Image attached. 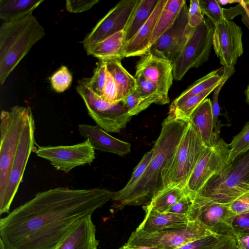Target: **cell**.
Masks as SVG:
<instances>
[{
	"instance_id": "obj_2",
	"label": "cell",
	"mask_w": 249,
	"mask_h": 249,
	"mask_svg": "<svg viewBox=\"0 0 249 249\" xmlns=\"http://www.w3.org/2000/svg\"><path fill=\"white\" fill-rule=\"evenodd\" d=\"M189 121L169 114L161 124L152 147V159L140 179L129 189L113 192L112 207L121 210L129 206H146L163 189L162 172L173 156Z\"/></svg>"
},
{
	"instance_id": "obj_21",
	"label": "cell",
	"mask_w": 249,
	"mask_h": 249,
	"mask_svg": "<svg viewBox=\"0 0 249 249\" xmlns=\"http://www.w3.org/2000/svg\"><path fill=\"white\" fill-rule=\"evenodd\" d=\"M189 122L194 127L206 147H212L216 143L213 134L212 103L205 99L192 114Z\"/></svg>"
},
{
	"instance_id": "obj_50",
	"label": "cell",
	"mask_w": 249,
	"mask_h": 249,
	"mask_svg": "<svg viewBox=\"0 0 249 249\" xmlns=\"http://www.w3.org/2000/svg\"><path fill=\"white\" fill-rule=\"evenodd\" d=\"M241 0H219L217 1L218 3L222 5H226L227 4H231L232 3H239L241 2Z\"/></svg>"
},
{
	"instance_id": "obj_5",
	"label": "cell",
	"mask_w": 249,
	"mask_h": 249,
	"mask_svg": "<svg viewBox=\"0 0 249 249\" xmlns=\"http://www.w3.org/2000/svg\"><path fill=\"white\" fill-rule=\"evenodd\" d=\"M206 147L189 122L173 156L162 172L163 189L170 186L185 188L189 177Z\"/></svg>"
},
{
	"instance_id": "obj_25",
	"label": "cell",
	"mask_w": 249,
	"mask_h": 249,
	"mask_svg": "<svg viewBox=\"0 0 249 249\" xmlns=\"http://www.w3.org/2000/svg\"><path fill=\"white\" fill-rule=\"evenodd\" d=\"M223 71L224 67H222L196 80L172 102L169 108H174L189 97L219 85L224 78Z\"/></svg>"
},
{
	"instance_id": "obj_12",
	"label": "cell",
	"mask_w": 249,
	"mask_h": 249,
	"mask_svg": "<svg viewBox=\"0 0 249 249\" xmlns=\"http://www.w3.org/2000/svg\"><path fill=\"white\" fill-rule=\"evenodd\" d=\"M35 153L56 170L66 173L76 167L91 163L95 158V150L87 139L71 145L39 146Z\"/></svg>"
},
{
	"instance_id": "obj_28",
	"label": "cell",
	"mask_w": 249,
	"mask_h": 249,
	"mask_svg": "<svg viewBox=\"0 0 249 249\" xmlns=\"http://www.w3.org/2000/svg\"><path fill=\"white\" fill-rule=\"evenodd\" d=\"M188 193L183 187H166L159 192L148 205L142 207L160 213L168 212L173 205Z\"/></svg>"
},
{
	"instance_id": "obj_47",
	"label": "cell",
	"mask_w": 249,
	"mask_h": 249,
	"mask_svg": "<svg viewBox=\"0 0 249 249\" xmlns=\"http://www.w3.org/2000/svg\"><path fill=\"white\" fill-rule=\"evenodd\" d=\"M241 10L240 15L241 20L249 30V0H241L240 2Z\"/></svg>"
},
{
	"instance_id": "obj_23",
	"label": "cell",
	"mask_w": 249,
	"mask_h": 249,
	"mask_svg": "<svg viewBox=\"0 0 249 249\" xmlns=\"http://www.w3.org/2000/svg\"><path fill=\"white\" fill-rule=\"evenodd\" d=\"M121 60L120 58L105 60L107 70L113 77L118 88L119 102L133 92L137 86L136 78L124 68Z\"/></svg>"
},
{
	"instance_id": "obj_37",
	"label": "cell",
	"mask_w": 249,
	"mask_h": 249,
	"mask_svg": "<svg viewBox=\"0 0 249 249\" xmlns=\"http://www.w3.org/2000/svg\"><path fill=\"white\" fill-rule=\"evenodd\" d=\"M121 102L129 115L132 117L137 115L150 106L145 99L136 93L135 90L125 96Z\"/></svg>"
},
{
	"instance_id": "obj_7",
	"label": "cell",
	"mask_w": 249,
	"mask_h": 249,
	"mask_svg": "<svg viewBox=\"0 0 249 249\" xmlns=\"http://www.w3.org/2000/svg\"><path fill=\"white\" fill-rule=\"evenodd\" d=\"M214 234L196 221L176 227L154 232L136 229L124 245L129 248L155 247L161 249H176L201 237Z\"/></svg>"
},
{
	"instance_id": "obj_15",
	"label": "cell",
	"mask_w": 249,
	"mask_h": 249,
	"mask_svg": "<svg viewBox=\"0 0 249 249\" xmlns=\"http://www.w3.org/2000/svg\"><path fill=\"white\" fill-rule=\"evenodd\" d=\"M188 8L186 2L173 24L151 46L147 53L172 63L177 59L194 29L188 23Z\"/></svg>"
},
{
	"instance_id": "obj_4",
	"label": "cell",
	"mask_w": 249,
	"mask_h": 249,
	"mask_svg": "<svg viewBox=\"0 0 249 249\" xmlns=\"http://www.w3.org/2000/svg\"><path fill=\"white\" fill-rule=\"evenodd\" d=\"M249 192V150L228 162L212 176L196 195L229 205Z\"/></svg>"
},
{
	"instance_id": "obj_10",
	"label": "cell",
	"mask_w": 249,
	"mask_h": 249,
	"mask_svg": "<svg viewBox=\"0 0 249 249\" xmlns=\"http://www.w3.org/2000/svg\"><path fill=\"white\" fill-rule=\"evenodd\" d=\"M35 121L31 111L26 120L6 187L0 194V215L10 213V206L22 181L30 156L35 148Z\"/></svg>"
},
{
	"instance_id": "obj_13",
	"label": "cell",
	"mask_w": 249,
	"mask_h": 249,
	"mask_svg": "<svg viewBox=\"0 0 249 249\" xmlns=\"http://www.w3.org/2000/svg\"><path fill=\"white\" fill-rule=\"evenodd\" d=\"M229 154L230 144L222 139L213 147H206L187 180L186 190L196 194L212 176L227 164Z\"/></svg>"
},
{
	"instance_id": "obj_29",
	"label": "cell",
	"mask_w": 249,
	"mask_h": 249,
	"mask_svg": "<svg viewBox=\"0 0 249 249\" xmlns=\"http://www.w3.org/2000/svg\"><path fill=\"white\" fill-rule=\"evenodd\" d=\"M159 0H140L124 31V44L129 41L149 19Z\"/></svg>"
},
{
	"instance_id": "obj_48",
	"label": "cell",
	"mask_w": 249,
	"mask_h": 249,
	"mask_svg": "<svg viewBox=\"0 0 249 249\" xmlns=\"http://www.w3.org/2000/svg\"><path fill=\"white\" fill-rule=\"evenodd\" d=\"M234 237L237 249H249V233L238 234Z\"/></svg>"
},
{
	"instance_id": "obj_46",
	"label": "cell",
	"mask_w": 249,
	"mask_h": 249,
	"mask_svg": "<svg viewBox=\"0 0 249 249\" xmlns=\"http://www.w3.org/2000/svg\"><path fill=\"white\" fill-rule=\"evenodd\" d=\"M234 236H225L213 249H237Z\"/></svg>"
},
{
	"instance_id": "obj_44",
	"label": "cell",
	"mask_w": 249,
	"mask_h": 249,
	"mask_svg": "<svg viewBox=\"0 0 249 249\" xmlns=\"http://www.w3.org/2000/svg\"><path fill=\"white\" fill-rule=\"evenodd\" d=\"M99 1L98 0H67L66 9L70 13H81L90 9Z\"/></svg>"
},
{
	"instance_id": "obj_34",
	"label": "cell",
	"mask_w": 249,
	"mask_h": 249,
	"mask_svg": "<svg viewBox=\"0 0 249 249\" xmlns=\"http://www.w3.org/2000/svg\"><path fill=\"white\" fill-rule=\"evenodd\" d=\"M107 73L106 60L101 59L97 64L92 76L88 78V84L91 89L100 97L106 81Z\"/></svg>"
},
{
	"instance_id": "obj_24",
	"label": "cell",
	"mask_w": 249,
	"mask_h": 249,
	"mask_svg": "<svg viewBox=\"0 0 249 249\" xmlns=\"http://www.w3.org/2000/svg\"><path fill=\"white\" fill-rule=\"evenodd\" d=\"M124 44V31H121L85 50L87 54L99 60L112 58H123Z\"/></svg>"
},
{
	"instance_id": "obj_33",
	"label": "cell",
	"mask_w": 249,
	"mask_h": 249,
	"mask_svg": "<svg viewBox=\"0 0 249 249\" xmlns=\"http://www.w3.org/2000/svg\"><path fill=\"white\" fill-rule=\"evenodd\" d=\"M249 150V122L241 131L235 136L230 144V154L228 162L233 161L237 157Z\"/></svg>"
},
{
	"instance_id": "obj_43",
	"label": "cell",
	"mask_w": 249,
	"mask_h": 249,
	"mask_svg": "<svg viewBox=\"0 0 249 249\" xmlns=\"http://www.w3.org/2000/svg\"><path fill=\"white\" fill-rule=\"evenodd\" d=\"M232 231L234 236L241 233H249V212L236 214L231 224Z\"/></svg>"
},
{
	"instance_id": "obj_6",
	"label": "cell",
	"mask_w": 249,
	"mask_h": 249,
	"mask_svg": "<svg viewBox=\"0 0 249 249\" xmlns=\"http://www.w3.org/2000/svg\"><path fill=\"white\" fill-rule=\"evenodd\" d=\"M30 107L16 106L0 113V194L4 190Z\"/></svg>"
},
{
	"instance_id": "obj_1",
	"label": "cell",
	"mask_w": 249,
	"mask_h": 249,
	"mask_svg": "<svg viewBox=\"0 0 249 249\" xmlns=\"http://www.w3.org/2000/svg\"><path fill=\"white\" fill-rule=\"evenodd\" d=\"M101 188L59 187L40 192L0 219L4 249H57L78 222L109 201Z\"/></svg>"
},
{
	"instance_id": "obj_22",
	"label": "cell",
	"mask_w": 249,
	"mask_h": 249,
	"mask_svg": "<svg viewBox=\"0 0 249 249\" xmlns=\"http://www.w3.org/2000/svg\"><path fill=\"white\" fill-rule=\"evenodd\" d=\"M143 221L136 229L146 232H154L163 229L181 226L189 221L187 216L170 212L160 213L145 207Z\"/></svg>"
},
{
	"instance_id": "obj_30",
	"label": "cell",
	"mask_w": 249,
	"mask_h": 249,
	"mask_svg": "<svg viewBox=\"0 0 249 249\" xmlns=\"http://www.w3.org/2000/svg\"><path fill=\"white\" fill-rule=\"evenodd\" d=\"M134 77L137 82L135 91L150 105L153 103L165 105L169 103L168 96L162 94L155 85L148 81L142 75L135 73Z\"/></svg>"
},
{
	"instance_id": "obj_51",
	"label": "cell",
	"mask_w": 249,
	"mask_h": 249,
	"mask_svg": "<svg viewBox=\"0 0 249 249\" xmlns=\"http://www.w3.org/2000/svg\"><path fill=\"white\" fill-rule=\"evenodd\" d=\"M246 96V102L249 104V84L245 92Z\"/></svg>"
},
{
	"instance_id": "obj_19",
	"label": "cell",
	"mask_w": 249,
	"mask_h": 249,
	"mask_svg": "<svg viewBox=\"0 0 249 249\" xmlns=\"http://www.w3.org/2000/svg\"><path fill=\"white\" fill-rule=\"evenodd\" d=\"M167 0H159L152 15L135 35L124 44V57L142 56L148 52L150 40L158 20Z\"/></svg>"
},
{
	"instance_id": "obj_35",
	"label": "cell",
	"mask_w": 249,
	"mask_h": 249,
	"mask_svg": "<svg viewBox=\"0 0 249 249\" xmlns=\"http://www.w3.org/2000/svg\"><path fill=\"white\" fill-rule=\"evenodd\" d=\"M200 9L212 23L215 25L226 20L221 8L216 0H199Z\"/></svg>"
},
{
	"instance_id": "obj_8",
	"label": "cell",
	"mask_w": 249,
	"mask_h": 249,
	"mask_svg": "<svg viewBox=\"0 0 249 249\" xmlns=\"http://www.w3.org/2000/svg\"><path fill=\"white\" fill-rule=\"evenodd\" d=\"M89 116L107 132L119 133L131 120L126 109L121 102H107L94 93L90 88L88 78L79 81L76 87Z\"/></svg>"
},
{
	"instance_id": "obj_26",
	"label": "cell",
	"mask_w": 249,
	"mask_h": 249,
	"mask_svg": "<svg viewBox=\"0 0 249 249\" xmlns=\"http://www.w3.org/2000/svg\"><path fill=\"white\" fill-rule=\"evenodd\" d=\"M43 0H0V18L13 21L33 13Z\"/></svg>"
},
{
	"instance_id": "obj_42",
	"label": "cell",
	"mask_w": 249,
	"mask_h": 249,
	"mask_svg": "<svg viewBox=\"0 0 249 249\" xmlns=\"http://www.w3.org/2000/svg\"><path fill=\"white\" fill-rule=\"evenodd\" d=\"M193 203L194 194L188 193L173 205L168 212L187 216Z\"/></svg>"
},
{
	"instance_id": "obj_31",
	"label": "cell",
	"mask_w": 249,
	"mask_h": 249,
	"mask_svg": "<svg viewBox=\"0 0 249 249\" xmlns=\"http://www.w3.org/2000/svg\"><path fill=\"white\" fill-rule=\"evenodd\" d=\"M217 86L213 87L199 94L189 97L174 108H169L168 114L177 119L189 121L194 111Z\"/></svg>"
},
{
	"instance_id": "obj_27",
	"label": "cell",
	"mask_w": 249,
	"mask_h": 249,
	"mask_svg": "<svg viewBox=\"0 0 249 249\" xmlns=\"http://www.w3.org/2000/svg\"><path fill=\"white\" fill-rule=\"evenodd\" d=\"M186 2L184 0H167L153 31L150 47L173 24Z\"/></svg>"
},
{
	"instance_id": "obj_39",
	"label": "cell",
	"mask_w": 249,
	"mask_h": 249,
	"mask_svg": "<svg viewBox=\"0 0 249 249\" xmlns=\"http://www.w3.org/2000/svg\"><path fill=\"white\" fill-rule=\"evenodd\" d=\"M153 154V149L152 148L146 153L137 165L135 167L128 182L121 191H125L131 188L142 177L149 164Z\"/></svg>"
},
{
	"instance_id": "obj_14",
	"label": "cell",
	"mask_w": 249,
	"mask_h": 249,
	"mask_svg": "<svg viewBox=\"0 0 249 249\" xmlns=\"http://www.w3.org/2000/svg\"><path fill=\"white\" fill-rule=\"evenodd\" d=\"M140 0H122L118 2L82 41L85 50L107 37L124 31Z\"/></svg>"
},
{
	"instance_id": "obj_38",
	"label": "cell",
	"mask_w": 249,
	"mask_h": 249,
	"mask_svg": "<svg viewBox=\"0 0 249 249\" xmlns=\"http://www.w3.org/2000/svg\"><path fill=\"white\" fill-rule=\"evenodd\" d=\"M225 236L211 234L190 241L176 249H213Z\"/></svg>"
},
{
	"instance_id": "obj_40",
	"label": "cell",
	"mask_w": 249,
	"mask_h": 249,
	"mask_svg": "<svg viewBox=\"0 0 249 249\" xmlns=\"http://www.w3.org/2000/svg\"><path fill=\"white\" fill-rule=\"evenodd\" d=\"M101 97L109 102H119L117 85L113 77L107 70L106 81Z\"/></svg>"
},
{
	"instance_id": "obj_49",
	"label": "cell",
	"mask_w": 249,
	"mask_h": 249,
	"mask_svg": "<svg viewBox=\"0 0 249 249\" xmlns=\"http://www.w3.org/2000/svg\"><path fill=\"white\" fill-rule=\"evenodd\" d=\"M118 249H161L160 248H155V247H140V248H129L125 247L124 246H123Z\"/></svg>"
},
{
	"instance_id": "obj_3",
	"label": "cell",
	"mask_w": 249,
	"mask_h": 249,
	"mask_svg": "<svg viewBox=\"0 0 249 249\" xmlns=\"http://www.w3.org/2000/svg\"><path fill=\"white\" fill-rule=\"evenodd\" d=\"M45 35L43 26L30 13L16 20L4 21L0 27V84Z\"/></svg>"
},
{
	"instance_id": "obj_45",
	"label": "cell",
	"mask_w": 249,
	"mask_h": 249,
	"mask_svg": "<svg viewBox=\"0 0 249 249\" xmlns=\"http://www.w3.org/2000/svg\"><path fill=\"white\" fill-rule=\"evenodd\" d=\"M230 207L236 215L249 212V192L239 197L231 204Z\"/></svg>"
},
{
	"instance_id": "obj_17",
	"label": "cell",
	"mask_w": 249,
	"mask_h": 249,
	"mask_svg": "<svg viewBox=\"0 0 249 249\" xmlns=\"http://www.w3.org/2000/svg\"><path fill=\"white\" fill-rule=\"evenodd\" d=\"M136 70V74L142 75L155 85L162 94L168 96L169 90L174 79L171 61L148 53L141 56Z\"/></svg>"
},
{
	"instance_id": "obj_9",
	"label": "cell",
	"mask_w": 249,
	"mask_h": 249,
	"mask_svg": "<svg viewBox=\"0 0 249 249\" xmlns=\"http://www.w3.org/2000/svg\"><path fill=\"white\" fill-rule=\"evenodd\" d=\"M214 25L209 18L194 28L181 53L173 63L174 78L181 80L191 68L206 62L213 46Z\"/></svg>"
},
{
	"instance_id": "obj_32",
	"label": "cell",
	"mask_w": 249,
	"mask_h": 249,
	"mask_svg": "<svg viewBox=\"0 0 249 249\" xmlns=\"http://www.w3.org/2000/svg\"><path fill=\"white\" fill-rule=\"evenodd\" d=\"M234 67H224V78L221 83L213 90V100L211 101L212 109L213 120V134L214 141L216 143L219 139V135L221 127V123L219 120V116L220 115V107L218 104V96L221 89L228 79L234 72Z\"/></svg>"
},
{
	"instance_id": "obj_36",
	"label": "cell",
	"mask_w": 249,
	"mask_h": 249,
	"mask_svg": "<svg viewBox=\"0 0 249 249\" xmlns=\"http://www.w3.org/2000/svg\"><path fill=\"white\" fill-rule=\"evenodd\" d=\"M51 86L57 92L61 93L71 86L72 76L68 68L61 66L50 77Z\"/></svg>"
},
{
	"instance_id": "obj_11",
	"label": "cell",
	"mask_w": 249,
	"mask_h": 249,
	"mask_svg": "<svg viewBox=\"0 0 249 249\" xmlns=\"http://www.w3.org/2000/svg\"><path fill=\"white\" fill-rule=\"evenodd\" d=\"M229 205L214 202L194 194V203L187 216L216 234L233 236L231 224L236 214Z\"/></svg>"
},
{
	"instance_id": "obj_41",
	"label": "cell",
	"mask_w": 249,
	"mask_h": 249,
	"mask_svg": "<svg viewBox=\"0 0 249 249\" xmlns=\"http://www.w3.org/2000/svg\"><path fill=\"white\" fill-rule=\"evenodd\" d=\"M205 21L200 9L199 0H191L188 8V23L193 28L201 25Z\"/></svg>"
},
{
	"instance_id": "obj_18",
	"label": "cell",
	"mask_w": 249,
	"mask_h": 249,
	"mask_svg": "<svg viewBox=\"0 0 249 249\" xmlns=\"http://www.w3.org/2000/svg\"><path fill=\"white\" fill-rule=\"evenodd\" d=\"M80 134L88 140L94 150L124 156L131 151V144L117 139L98 125L81 124Z\"/></svg>"
},
{
	"instance_id": "obj_16",
	"label": "cell",
	"mask_w": 249,
	"mask_h": 249,
	"mask_svg": "<svg viewBox=\"0 0 249 249\" xmlns=\"http://www.w3.org/2000/svg\"><path fill=\"white\" fill-rule=\"evenodd\" d=\"M243 32L234 22L227 19L214 25L213 46L223 67H234L243 53Z\"/></svg>"
},
{
	"instance_id": "obj_20",
	"label": "cell",
	"mask_w": 249,
	"mask_h": 249,
	"mask_svg": "<svg viewBox=\"0 0 249 249\" xmlns=\"http://www.w3.org/2000/svg\"><path fill=\"white\" fill-rule=\"evenodd\" d=\"M96 226L91 215L81 219L57 249H98Z\"/></svg>"
}]
</instances>
